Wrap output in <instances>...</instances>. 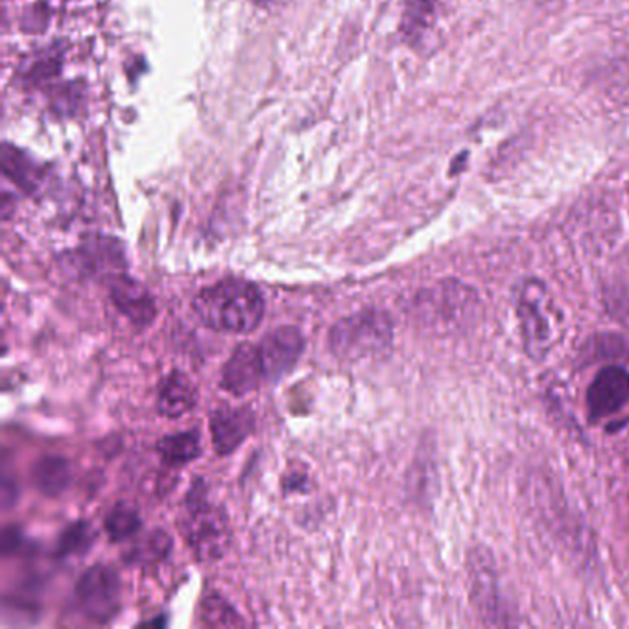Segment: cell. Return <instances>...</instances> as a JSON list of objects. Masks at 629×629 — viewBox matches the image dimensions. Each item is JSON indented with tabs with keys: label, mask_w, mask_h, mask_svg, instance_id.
Wrapping results in <instances>:
<instances>
[{
	"label": "cell",
	"mask_w": 629,
	"mask_h": 629,
	"mask_svg": "<svg viewBox=\"0 0 629 629\" xmlns=\"http://www.w3.org/2000/svg\"><path fill=\"white\" fill-rule=\"evenodd\" d=\"M192 309L201 323L214 331L252 332L263 321L264 298L253 283L225 279L203 288Z\"/></svg>",
	"instance_id": "obj_1"
},
{
	"label": "cell",
	"mask_w": 629,
	"mask_h": 629,
	"mask_svg": "<svg viewBox=\"0 0 629 629\" xmlns=\"http://www.w3.org/2000/svg\"><path fill=\"white\" fill-rule=\"evenodd\" d=\"M178 525L181 536L198 560H220L231 544L228 515L222 506L209 500L206 484L201 481L190 487Z\"/></svg>",
	"instance_id": "obj_2"
},
{
	"label": "cell",
	"mask_w": 629,
	"mask_h": 629,
	"mask_svg": "<svg viewBox=\"0 0 629 629\" xmlns=\"http://www.w3.org/2000/svg\"><path fill=\"white\" fill-rule=\"evenodd\" d=\"M515 312L521 329L522 345L533 361H543L558 340V312L544 283L525 279L515 286Z\"/></svg>",
	"instance_id": "obj_3"
},
{
	"label": "cell",
	"mask_w": 629,
	"mask_h": 629,
	"mask_svg": "<svg viewBox=\"0 0 629 629\" xmlns=\"http://www.w3.org/2000/svg\"><path fill=\"white\" fill-rule=\"evenodd\" d=\"M394 323L383 310H362L332 327L329 347L340 361H362L388 350Z\"/></svg>",
	"instance_id": "obj_4"
},
{
	"label": "cell",
	"mask_w": 629,
	"mask_h": 629,
	"mask_svg": "<svg viewBox=\"0 0 629 629\" xmlns=\"http://www.w3.org/2000/svg\"><path fill=\"white\" fill-rule=\"evenodd\" d=\"M471 602L486 626H511V611L498 584L497 566L489 550H473L467 561Z\"/></svg>",
	"instance_id": "obj_5"
},
{
	"label": "cell",
	"mask_w": 629,
	"mask_h": 629,
	"mask_svg": "<svg viewBox=\"0 0 629 629\" xmlns=\"http://www.w3.org/2000/svg\"><path fill=\"white\" fill-rule=\"evenodd\" d=\"M76 596L87 617L109 622L121 611V580L111 566H91L78 582Z\"/></svg>",
	"instance_id": "obj_6"
},
{
	"label": "cell",
	"mask_w": 629,
	"mask_h": 629,
	"mask_svg": "<svg viewBox=\"0 0 629 629\" xmlns=\"http://www.w3.org/2000/svg\"><path fill=\"white\" fill-rule=\"evenodd\" d=\"M423 309L429 318L446 327H462L475 316L478 296L460 280H445L438 288L423 294Z\"/></svg>",
	"instance_id": "obj_7"
},
{
	"label": "cell",
	"mask_w": 629,
	"mask_h": 629,
	"mask_svg": "<svg viewBox=\"0 0 629 629\" xmlns=\"http://www.w3.org/2000/svg\"><path fill=\"white\" fill-rule=\"evenodd\" d=\"M73 263L87 277L109 280V283L124 275V268H126V258H124L121 242L102 235L84 239L80 247L73 253Z\"/></svg>",
	"instance_id": "obj_8"
},
{
	"label": "cell",
	"mask_w": 629,
	"mask_h": 629,
	"mask_svg": "<svg viewBox=\"0 0 629 629\" xmlns=\"http://www.w3.org/2000/svg\"><path fill=\"white\" fill-rule=\"evenodd\" d=\"M629 400V372L622 366L602 367L587 388V412L593 421L617 413Z\"/></svg>",
	"instance_id": "obj_9"
},
{
	"label": "cell",
	"mask_w": 629,
	"mask_h": 629,
	"mask_svg": "<svg viewBox=\"0 0 629 629\" xmlns=\"http://www.w3.org/2000/svg\"><path fill=\"white\" fill-rule=\"evenodd\" d=\"M304 336L296 327H279L269 332L258 345L264 377L275 383L293 372L304 353Z\"/></svg>",
	"instance_id": "obj_10"
},
{
	"label": "cell",
	"mask_w": 629,
	"mask_h": 629,
	"mask_svg": "<svg viewBox=\"0 0 629 629\" xmlns=\"http://www.w3.org/2000/svg\"><path fill=\"white\" fill-rule=\"evenodd\" d=\"M263 361L258 347L242 343L229 356L222 372V386L229 394L247 395L255 391L264 380Z\"/></svg>",
	"instance_id": "obj_11"
},
{
	"label": "cell",
	"mask_w": 629,
	"mask_h": 629,
	"mask_svg": "<svg viewBox=\"0 0 629 629\" xmlns=\"http://www.w3.org/2000/svg\"><path fill=\"white\" fill-rule=\"evenodd\" d=\"M255 427L250 408H217L211 413L212 445L220 456L235 452L247 440Z\"/></svg>",
	"instance_id": "obj_12"
},
{
	"label": "cell",
	"mask_w": 629,
	"mask_h": 629,
	"mask_svg": "<svg viewBox=\"0 0 629 629\" xmlns=\"http://www.w3.org/2000/svg\"><path fill=\"white\" fill-rule=\"evenodd\" d=\"M111 299L114 307L137 327H146L154 321L155 301L146 286L139 280L121 275L111 283Z\"/></svg>",
	"instance_id": "obj_13"
},
{
	"label": "cell",
	"mask_w": 629,
	"mask_h": 629,
	"mask_svg": "<svg viewBox=\"0 0 629 629\" xmlns=\"http://www.w3.org/2000/svg\"><path fill=\"white\" fill-rule=\"evenodd\" d=\"M195 384L185 377L184 373L172 372L161 380L159 389H157V410L165 418L178 419L184 418L185 413H189L196 407Z\"/></svg>",
	"instance_id": "obj_14"
},
{
	"label": "cell",
	"mask_w": 629,
	"mask_h": 629,
	"mask_svg": "<svg viewBox=\"0 0 629 629\" xmlns=\"http://www.w3.org/2000/svg\"><path fill=\"white\" fill-rule=\"evenodd\" d=\"M32 481L41 495L59 497L69 489L73 482V470L65 457L45 456L34 465Z\"/></svg>",
	"instance_id": "obj_15"
},
{
	"label": "cell",
	"mask_w": 629,
	"mask_h": 629,
	"mask_svg": "<svg viewBox=\"0 0 629 629\" xmlns=\"http://www.w3.org/2000/svg\"><path fill=\"white\" fill-rule=\"evenodd\" d=\"M2 172L26 192H34L41 184V168L21 150L4 144L2 150Z\"/></svg>",
	"instance_id": "obj_16"
},
{
	"label": "cell",
	"mask_w": 629,
	"mask_h": 629,
	"mask_svg": "<svg viewBox=\"0 0 629 629\" xmlns=\"http://www.w3.org/2000/svg\"><path fill=\"white\" fill-rule=\"evenodd\" d=\"M161 457L166 465L170 467H181L187 465L200 456V438L198 432H181V434L168 435L165 440L159 441L157 445Z\"/></svg>",
	"instance_id": "obj_17"
},
{
	"label": "cell",
	"mask_w": 629,
	"mask_h": 629,
	"mask_svg": "<svg viewBox=\"0 0 629 629\" xmlns=\"http://www.w3.org/2000/svg\"><path fill=\"white\" fill-rule=\"evenodd\" d=\"M141 517L130 504H117L106 517V532L111 541H126L137 533Z\"/></svg>",
	"instance_id": "obj_18"
},
{
	"label": "cell",
	"mask_w": 629,
	"mask_h": 629,
	"mask_svg": "<svg viewBox=\"0 0 629 629\" xmlns=\"http://www.w3.org/2000/svg\"><path fill=\"white\" fill-rule=\"evenodd\" d=\"M200 618L203 626H209V628L246 626V622L239 617V613L218 595L207 596L201 604Z\"/></svg>",
	"instance_id": "obj_19"
},
{
	"label": "cell",
	"mask_w": 629,
	"mask_h": 629,
	"mask_svg": "<svg viewBox=\"0 0 629 629\" xmlns=\"http://www.w3.org/2000/svg\"><path fill=\"white\" fill-rule=\"evenodd\" d=\"M95 543V530L87 522L70 525L57 543V554L62 558H84Z\"/></svg>",
	"instance_id": "obj_20"
},
{
	"label": "cell",
	"mask_w": 629,
	"mask_h": 629,
	"mask_svg": "<svg viewBox=\"0 0 629 629\" xmlns=\"http://www.w3.org/2000/svg\"><path fill=\"white\" fill-rule=\"evenodd\" d=\"M441 0H407L402 30L408 37H418L434 18L435 8Z\"/></svg>",
	"instance_id": "obj_21"
},
{
	"label": "cell",
	"mask_w": 629,
	"mask_h": 629,
	"mask_svg": "<svg viewBox=\"0 0 629 629\" xmlns=\"http://www.w3.org/2000/svg\"><path fill=\"white\" fill-rule=\"evenodd\" d=\"M170 538L165 532L155 530L150 533L148 538L143 539V543H139L137 549L132 552L133 561H143V563H152V561L163 560L166 552L170 550Z\"/></svg>",
	"instance_id": "obj_22"
},
{
	"label": "cell",
	"mask_w": 629,
	"mask_h": 629,
	"mask_svg": "<svg viewBox=\"0 0 629 629\" xmlns=\"http://www.w3.org/2000/svg\"><path fill=\"white\" fill-rule=\"evenodd\" d=\"M59 65H62V59H59V56H51V54H46L43 59H40V62L34 65V69L30 70V80H41V78H48V76L57 73Z\"/></svg>",
	"instance_id": "obj_23"
}]
</instances>
